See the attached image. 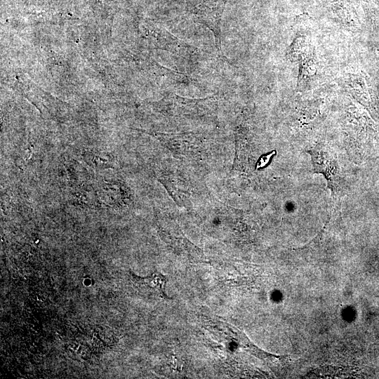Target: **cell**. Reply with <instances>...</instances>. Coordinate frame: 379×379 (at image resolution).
I'll return each instance as SVG.
<instances>
[{
	"label": "cell",
	"mask_w": 379,
	"mask_h": 379,
	"mask_svg": "<svg viewBox=\"0 0 379 379\" xmlns=\"http://www.w3.org/2000/svg\"><path fill=\"white\" fill-rule=\"evenodd\" d=\"M312 159L313 171L325 177L331 192L332 204L342 193V175L335 152L328 145L319 142L307 150Z\"/></svg>",
	"instance_id": "cell-1"
},
{
	"label": "cell",
	"mask_w": 379,
	"mask_h": 379,
	"mask_svg": "<svg viewBox=\"0 0 379 379\" xmlns=\"http://www.w3.org/2000/svg\"><path fill=\"white\" fill-rule=\"evenodd\" d=\"M376 88V103H375V109L373 116L375 117L376 119H379V82L375 86Z\"/></svg>",
	"instance_id": "cell-5"
},
{
	"label": "cell",
	"mask_w": 379,
	"mask_h": 379,
	"mask_svg": "<svg viewBox=\"0 0 379 379\" xmlns=\"http://www.w3.org/2000/svg\"><path fill=\"white\" fill-rule=\"evenodd\" d=\"M226 2L227 0H211L199 5L195 13L197 21L213 32L216 48L221 55V22Z\"/></svg>",
	"instance_id": "cell-3"
},
{
	"label": "cell",
	"mask_w": 379,
	"mask_h": 379,
	"mask_svg": "<svg viewBox=\"0 0 379 379\" xmlns=\"http://www.w3.org/2000/svg\"><path fill=\"white\" fill-rule=\"evenodd\" d=\"M347 91L373 115L376 103V88L364 72H347L343 77Z\"/></svg>",
	"instance_id": "cell-2"
},
{
	"label": "cell",
	"mask_w": 379,
	"mask_h": 379,
	"mask_svg": "<svg viewBox=\"0 0 379 379\" xmlns=\"http://www.w3.org/2000/svg\"><path fill=\"white\" fill-rule=\"evenodd\" d=\"M294 62H299L300 64L297 87L299 90L307 89L314 84L319 67L314 45L310 44L304 48Z\"/></svg>",
	"instance_id": "cell-4"
}]
</instances>
